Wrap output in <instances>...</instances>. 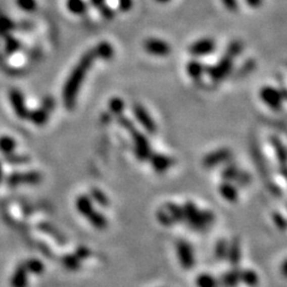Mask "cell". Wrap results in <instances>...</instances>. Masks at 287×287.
Here are the masks:
<instances>
[{
  "mask_svg": "<svg viewBox=\"0 0 287 287\" xmlns=\"http://www.w3.org/2000/svg\"><path fill=\"white\" fill-rule=\"evenodd\" d=\"M95 60L96 56L94 50L89 49L85 54L82 55L76 66L71 70L62 89V99L65 109L69 111L75 109L80 88L83 84L88 70L93 66Z\"/></svg>",
  "mask_w": 287,
  "mask_h": 287,
  "instance_id": "1",
  "label": "cell"
},
{
  "mask_svg": "<svg viewBox=\"0 0 287 287\" xmlns=\"http://www.w3.org/2000/svg\"><path fill=\"white\" fill-rule=\"evenodd\" d=\"M182 209L184 220H186L194 230L207 229L215 221V215L211 211H200L193 202H186Z\"/></svg>",
  "mask_w": 287,
  "mask_h": 287,
  "instance_id": "2",
  "label": "cell"
},
{
  "mask_svg": "<svg viewBox=\"0 0 287 287\" xmlns=\"http://www.w3.org/2000/svg\"><path fill=\"white\" fill-rule=\"evenodd\" d=\"M233 65H234V58H232L227 54H223V56L216 64H214L212 66H207L206 74H208L209 77L214 82H221L223 79H225L231 74Z\"/></svg>",
  "mask_w": 287,
  "mask_h": 287,
  "instance_id": "3",
  "label": "cell"
},
{
  "mask_svg": "<svg viewBox=\"0 0 287 287\" xmlns=\"http://www.w3.org/2000/svg\"><path fill=\"white\" fill-rule=\"evenodd\" d=\"M134 145V152L135 156L139 161H148L151 155V147L148 140V137L140 132L135 126H133L127 131Z\"/></svg>",
  "mask_w": 287,
  "mask_h": 287,
  "instance_id": "4",
  "label": "cell"
},
{
  "mask_svg": "<svg viewBox=\"0 0 287 287\" xmlns=\"http://www.w3.org/2000/svg\"><path fill=\"white\" fill-rule=\"evenodd\" d=\"M56 101L51 96H47L43 99L39 108L29 112L28 119L32 121V124L38 127H43L47 124L50 113L55 110Z\"/></svg>",
  "mask_w": 287,
  "mask_h": 287,
  "instance_id": "5",
  "label": "cell"
},
{
  "mask_svg": "<svg viewBox=\"0 0 287 287\" xmlns=\"http://www.w3.org/2000/svg\"><path fill=\"white\" fill-rule=\"evenodd\" d=\"M259 97L269 109L279 111L282 108L285 95L280 89L271 85H265L259 91Z\"/></svg>",
  "mask_w": 287,
  "mask_h": 287,
  "instance_id": "6",
  "label": "cell"
},
{
  "mask_svg": "<svg viewBox=\"0 0 287 287\" xmlns=\"http://www.w3.org/2000/svg\"><path fill=\"white\" fill-rule=\"evenodd\" d=\"M132 113L135 120L140 127L149 134H155L157 132V125L155 119L152 118L148 110L140 104H134L132 106Z\"/></svg>",
  "mask_w": 287,
  "mask_h": 287,
  "instance_id": "7",
  "label": "cell"
},
{
  "mask_svg": "<svg viewBox=\"0 0 287 287\" xmlns=\"http://www.w3.org/2000/svg\"><path fill=\"white\" fill-rule=\"evenodd\" d=\"M144 49L147 54L158 58H165L171 54L170 44L157 37H148L144 42Z\"/></svg>",
  "mask_w": 287,
  "mask_h": 287,
  "instance_id": "8",
  "label": "cell"
},
{
  "mask_svg": "<svg viewBox=\"0 0 287 287\" xmlns=\"http://www.w3.org/2000/svg\"><path fill=\"white\" fill-rule=\"evenodd\" d=\"M216 50V42L211 37H202L195 40L188 47V53L195 58H203L212 55Z\"/></svg>",
  "mask_w": 287,
  "mask_h": 287,
  "instance_id": "9",
  "label": "cell"
},
{
  "mask_svg": "<svg viewBox=\"0 0 287 287\" xmlns=\"http://www.w3.org/2000/svg\"><path fill=\"white\" fill-rule=\"evenodd\" d=\"M10 186H18L28 184L34 185L42 181V175L37 171H26V172H14L7 179Z\"/></svg>",
  "mask_w": 287,
  "mask_h": 287,
  "instance_id": "10",
  "label": "cell"
},
{
  "mask_svg": "<svg viewBox=\"0 0 287 287\" xmlns=\"http://www.w3.org/2000/svg\"><path fill=\"white\" fill-rule=\"evenodd\" d=\"M178 259L182 267L186 270L193 268L195 265V253L190 244L186 241H179L176 245Z\"/></svg>",
  "mask_w": 287,
  "mask_h": 287,
  "instance_id": "11",
  "label": "cell"
},
{
  "mask_svg": "<svg viewBox=\"0 0 287 287\" xmlns=\"http://www.w3.org/2000/svg\"><path fill=\"white\" fill-rule=\"evenodd\" d=\"M9 98L17 117L20 119H28L30 111L26 106L25 96L22 91L17 88H12L9 91Z\"/></svg>",
  "mask_w": 287,
  "mask_h": 287,
  "instance_id": "12",
  "label": "cell"
},
{
  "mask_svg": "<svg viewBox=\"0 0 287 287\" xmlns=\"http://www.w3.org/2000/svg\"><path fill=\"white\" fill-rule=\"evenodd\" d=\"M231 158H232V151L228 148H221L208 153V155L204 157L202 164L204 165V167L213 168L219 165V164L228 162Z\"/></svg>",
  "mask_w": 287,
  "mask_h": 287,
  "instance_id": "13",
  "label": "cell"
},
{
  "mask_svg": "<svg viewBox=\"0 0 287 287\" xmlns=\"http://www.w3.org/2000/svg\"><path fill=\"white\" fill-rule=\"evenodd\" d=\"M148 160L151 163L152 168L159 173H163V172L167 171L172 166V163H173L170 157L162 155V153H156V152H151V155Z\"/></svg>",
  "mask_w": 287,
  "mask_h": 287,
  "instance_id": "14",
  "label": "cell"
},
{
  "mask_svg": "<svg viewBox=\"0 0 287 287\" xmlns=\"http://www.w3.org/2000/svg\"><path fill=\"white\" fill-rule=\"evenodd\" d=\"M206 70L207 66L201 63L197 59H193L188 61L186 64V73L188 77L195 81L200 80L203 77V75L206 74Z\"/></svg>",
  "mask_w": 287,
  "mask_h": 287,
  "instance_id": "15",
  "label": "cell"
},
{
  "mask_svg": "<svg viewBox=\"0 0 287 287\" xmlns=\"http://www.w3.org/2000/svg\"><path fill=\"white\" fill-rule=\"evenodd\" d=\"M96 59H101L104 61L112 60L115 56L114 47L112 46L111 43L107 42V40H102L95 48H93Z\"/></svg>",
  "mask_w": 287,
  "mask_h": 287,
  "instance_id": "16",
  "label": "cell"
},
{
  "mask_svg": "<svg viewBox=\"0 0 287 287\" xmlns=\"http://www.w3.org/2000/svg\"><path fill=\"white\" fill-rule=\"evenodd\" d=\"M76 208L77 211L82 215V216L87 218L89 215L95 210L94 202L90 197L86 195H80L76 200Z\"/></svg>",
  "mask_w": 287,
  "mask_h": 287,
  "instance_id": "17",
  "label": "cell"
},
{
  "mask_svg": "<svg viewBox=\"0 0 287 287\" xmlns=\"http://www.w3.org/2000/svg\"><path fill=\"white\" fill-rule=\"evenodd\" d=\"M241 243L238 238H234L228 246L227 259L229 260L232 267H236L241 262L242 252H241Z\"/></svg>",
  "mask_w": 287,
  "mask_h": 287,
  "instance_id": "18",
  "label": "cell"
},
{
  "mask_svg": "<svg viewBox=\"0 0 287 287\" xmlns=\"http://www.w3.org/2000/svg\"><path fill=\"white\" fill-rule=\"evenodd\" d=\"M219 194L221 197L229 202H235L238 199V192L236 185L230 181H224L219 186Z\"/></svg>",
  "mask_w": 287,
  "mask_h": 287,
  "instance_id": "19",
  "label": "cell"
},
{
  "mask_svg": "<svg viewBox=\"0 0 287 287\" xmlns=\"http://www.w3.org/2000/svg\"><path fill=\"white\" fill-rule=\"evenodd\" d=\"M12 287H27L28 285V271L24 264L18 266L11 279Z\"/></svg>",
  "mask_w": 287,
  "mask_h": 287,
  "instance_id": "20",
  "label": "cell"
},
{
  "mask_svg": "<svg viewBox=\"0 0 287 287\" xmlns=\"http://www.w3.org/2000/svg\"><path fill=\"white\" fill-rule=\"evenodd\" d=\"M66 8L71 14L82 16L87 12L88 6L85 0H66Z\"/></svg>",
  "mask_w": 287,
  "mask_h": 287,
  "instance_id": "21",
  "label": "cell"
},
{
  "mask_svg": "<svg viewBox=\"0 0 287 287\" xmlns=\"http://www.w3.org/2000/svg\"><path fill=\"white\" fill-rule=\"evenodd\" d=\"M219 283H221L223 287H236L240 283V269L233 268L230 271L224 272Z\"/></svg>",
  "mask_w": 287,
  "mask_h": 287,
  "instance_id": "22",
  "label": "cell"
},
{
  "mask_svg": "<svg viewBox=\"0 0 287 287\" xmlns=\"http://www.w3.org/2000/svg\"><path fill=\"white\" fill-rule=\"evenodd\" d=\"M89 223L97 230H105L108 228V219L104 214L94 210L86 218Z\"/></svg>",
  "mask_w": 287,
  "mask_h": 287,
  "instance_id": "23",
  "label": "cell"
},
{
  "mask_svg": "<svg viewBox=\"0 0 287 287\" xmlns=\"http://www.w3.org/2000/svg\"><path fill=\"white\" fill-rule=\"evenodd\" d=\"M270 142L274 149V153L276 156V159L282 164L283 167H285V163H286V149L285 146L283 145V142L281 141L280 138H278L276 136H271L270 137Z\"/></svg>",
  "mask_w": 287,
  "mask_h": 287,
  "instance_id": "24",
  "label": "cell"
},
{
  "mask_svg": "<svg viewBox=\"0 0 287 287\" xmlns=\"http://www.w3.org/2000/svg\"><path fill=\"white\" fill-rule=\"evenodd\" d=\"M240 282H243L250 287H255L259 284L260 279L258 273L255 271L246 269V270H240Z\"/></svg>",
  "mask_w": 287,
  "mask_h": 287,
  "instance_id": "25",
  "label": "cell"
},
{
  "mask_svg": "<svg viewBox=\"0 0 287 287\" xmlns=\"http://www.w3.org/2000/svg\"><path fill=\"white\" fill-rule=\"evenodd\" d=\"M39 229L42 230L43 232L47 233L48 235H50L55 241H57L60 245H64L65 244V237L63 236V234L61 233L57 228H55L53 224L50 223H40L39 224Z\"/></svg>",
  "mask_w": 287,
  "mask_h": 287,
  "instance_id": "26",
  "label": "cell"
},
{
  "mask_svg": "<svg viewBox=\"0 0 287 287\" xmlns=\"http://www.w3.org/2000/svg\"><path fill=\"white\" fill-rule=\"evenodd\" d=\"M197 287H219V281L210 273H200L196 279Z\"/></svg>",
  "mask_w": 287,
  "mask_h": 287,
  "instance_id": "27",
  "label": "cell"
},
{
  "mask_svg": "<svg viewBox=\"0 0 287 287\" xmlns=\"http://www.w3.org/2000/svg\"><path fill=\"white\" fill-rule=\"evenodd\" d=\"M126 108L125 101L122 100L120 97H113L109 101V110L114 116H119L124 114V111Z\"/></svg>",
  "mask_w": 287,
  "mask_h": 287,
  "instance_id": "28",
  "label": "cell"
},
{
  "mask_svg": "<svg viewBox=\"0 0 287 287\" xmlns=\"http://www.w3.org/2000/svg\"><path fill=\"white\" fill-rule=\"evenodd\" d=\"M20 47H22V44L17 38L11 34L5 36V53L8 56H12L13 54L17 53Z\"/></svg>",
  "mask_w": 287,
  "mask_h": 287,
  "instance_id": "29",
  "label": "cell"
},
{
  "mask_svg": "<svg viewBox=\"0 0 287 287\" xmlns=\"http://www.w3.org/2000/svg\"><path fill=\"white\" fill-rule=\"evenodd\" d=\"M61 261H62L64 267L71 271L79 270L81 267V260L76 254H66Z\"/></svg>",
  "mask_w": 287,
  "mask_h": 287,
  "instance_id": "30",
  "label": "cell"
},
{
  "mask_svg": "<svg viewBox=\"0 0 287 287\" xmlns=\"http://www.w3.org/2000/svg\"><path fill=\"white\" fill-rule=\"evenodd\" d=\"M15 29V23L8 16L0 14V37H5Z\"/></svg>",
  "mask_w": 287,
  "mask_h": 287,
  "instance_id": "31",
  "label": "cell"
},
{
  "mask_svg": "<svg viewBox=\"0 0 287 287\" xmlns=\"http://www.w3.org/2000/svg\"><path fill=\"white\" fill-rule=\"evenodd\" d=\"M16 148V140L11 136H2L0 137V152L8 156L10 153H13Z\"/></svg>",
  "mask_w": 287,
  "mask_h": 287,
  "instance_id": "32",
  "label": "cell"
},
{
  "mask_svg": "<svg viewBox=\"0 0 287 287\" xmlns=\"http://www.w3.org/2000/svg\"><path fill=\"white\" fill-rule=\"evenodd\" d=\"M164 208H165L168 213L170 214V216L173 220V222H181L184 220V214H183V209L179 206H177V204L175 203H172V202H168L166 203L165 206H164Z\"/></svg>",
  "mask_w": 287,
  "mask_h": 287,
  "instance_id": "33",
  "label": "cell"
},
{
  "mask_svg": "<svg viewBox=\"0 0 287 287\" xmlns=\"http://www.w3.org/2000/svg\"><path fill=\"white\" fill-rule=\"evenodd\" d=\"M90 198L93 202H96L102 208H107L110 206V200L107 197V195L99 188H91L90 189Z\"/></svg>",
  "mask_w": 287,
  "mask_h": 287,
  "instance_id": "34",
  "label": "cell"
},
{
  "mask_svg": "<svg viewBox=\"0 0 287 287\" xmlns=\"http://www.w3.org/2000/svg\"><path fill=\"white\" fill-rule=\"evenodd\" d=\"M25 268L27 269V271L32 272L34 274H40L43 273L45 270V266L43 264V262H40L36 259H30L27 262L24 263Z\"/></svg>",
  "mask_w": 287,
  "mask_h": 287,
  "instance_id": "35",
  "label": "cell"
},
{
  "mask_svg": "<svg viewBox=\"0 0 287 287\" xmlns=\"http://www.w3.org/2000/svg\"><path fill=\"white\" fill-rule=\"evenodd\" d=\"M243 49H244V44L242 40L235 39V40H232V42L227 46V48H225L224 50V54H227L235 59L242 54Z\"/></svg>",
  "mask_w": 287,
  "mask_h": 287,
  "instance_id": "36",
  "label": "cell"
},
{
  "mask_svg": "<svg viewBox=\"0 0 287 287\" xmlns=\"http://www.w3.org/2000/svg\"><path fill=\"white\" fill-rule=\"evenodd\" d=\"M228 246H229V243L224 240H220L217 242L216 247H215V255H216L218 261H223L227 259Z\"/></svg>",
  "mask_w": 287,
  "mask_h": 287,
  "instance_id": "37",
  "label": "cell"
},
{
  "mask_svg": "<svg viewBox=\"0 0 287 287\" xmlns=\"http://www.w3.org/2000/svg\"><path fill=\"white\" fill-rule=\"evenodd\" d=\"M157 218H158L159 222L161 224H163V225H165V227H170V225H172L173 223H175V222H173L171 216H170V214L168 213V211L164 207H162L161 209L158 210Z\"/></svg>",
  "mask_w": 287,
  "mask_h": 287,
  "instance_id": "38",
  "label": "cell"
},
{
  "mask_svg": "<svg viewBox=\"0 0 287 287\" xmlns=\"http://www.w3.org/2000/svg\"><path fill=\"white\" fill-rule=\"evenodd\" d=\"M240 169L235 166V165H229L225 167L222 172H221V177L223 178L224 181H234L235 179H236L237 175L240 173Z\"/></svg>",
  "mask_w": 287,
  "mask_h": 287,
  "instance_id": "39",
  "label": "cell"
},
{
  "mask_svg": "<svg viewBox=\"0 0 287 287\" xmlns=\"http://www.w3.org/2000/svg\"><path fill=\"white\" fill-rule=\"evenodd\" d=\"M16 4L19 9L28 13H32L37 9L36 0H16Z\"/></svg>",
  "mask_w": 287,
  "mask_h": 287,
  "instance_id": "40",
  "label": "cell"
},
{
  "mask_svg": "<svg viewBox=\"0 0 287 287\" xmlns=\"http://www.w3.org/2000/svg\"><path fill=\"white\" fill-rule=\"evenodd\" d=\"M97 10H98L100 16L106 20H112L113 18L115 17V14H116L115 11H114V9L110 7L107 3L105 5L100 6L99 8H97Z\"/></svg>",
  "mask_w": 287,
  "mask_h": 287,
  "instance_id": "41",
  "label": "cell"
},
{
  "mask_svg": "<svg viewBox=\"0 0 287 287\" xmlns=\"http://www.w3.org/2000/svg\"><path fill=\"white\" fill-rule=\"evenodd\" d=\"M6 157L9 163L16 164V165H22V164H26L29 162V157L23 155H13V153H10V155Z\"/></svg>",
  "mask_w": 287,
  "mask_h": 287,
  "instance_id": "42",
  "label": "cell"
},
{
  "mask_svg": "<svg viewBox=\"0 0 287 287\" xmlns=\"http://www.w3.org/2000/svg\"><path fill=\"white\" fill-rule=\"evenodd\" d=\"M235 182V185H238V186H246V185H248V184L251 182V177L249 173L247 172H244V171H240V173L237 175L236 179L234 180Z\"/></svg>",
  "mask_w": 287,
  "mask_h": 287,
  "instance_id": "43",
  "label": "cell"
},
{
  "mask_svg": "<svg viewBox=\"0 0 287 287\" xmlns=\"http://www.w3.org/2000/svg\"><path fill=\"white\" fill-rule=\"evenodd\" d=\"M221 3L230 12H236L240 8L238 0H221Z\"/></svg>",
  "mask_w": 287,
  "mask_h": 287,
  "instance_id": "44",
  "label": "cell"
},
{
  "mask_svg": "<svg viewBox=\"0 0 287 287\" xmlns=\"http://www.w3.org/2000/svg\"><path fill=\"white\" fill-rule=\"evenodd\" d=\"M118 8L122 12H129L133 8V0H117Z\"/></svg>",
  "mask_w": 287,
  "mask_h": 287,
  "instance_id": "45",
  "label": "cell"
},
{
  "mask_svg": "<svg viewBox=\"0 0 287 287\" xmlns=\"http://www.w3.org/2000/svg\"><path fill=\"white\" fill-rule=\"evenodd\" d=\"M80 260H85L90 255V251L86 247H79L75 253Z\"/></svg>",
  "mask_w": 287,
  "mask_h": 287,
  "instance_id": "46",
  "label": "cell"
},
{
  "mask_svg": "<svg viewBox=\"0 0 287 287\" xmlns=\"http://www.w3.org/2000/svg\"><path fill=\"white\" fill-rule=\"evenodd\" d=\"M273 220H274V223H275L276 227L282 229V230L285 229V219H284V217L282 216V215H280V214H274Z\"/></svg>",
  "mask_w": 287,
  "mask_h": 287,
  "instance_id": "47",
  "label": "cell"
},
{
  "mask_svg": "<svg viewBox=\"0 0 287 287\" xmlns=\"http://www.w3.org/2000/svg\"><path fill=\"white\" fill-rule=\"evenodd\" d=\"M264 0H245L246 5H247L251 9H258L263 5Z\"/></svg>",
  "mask_w": 287,
  "mask_h": 287,
  "instance_id": "48",
  "label": "cell"
},
{
  "mask_svg": "<svg viewBox=\"0 0 287 287\" xmlns=\"http://www.w3.org/2000/svg\"><path fill=\"white\" fill-rule=\"evenodd\" d=\"M89 3H90V5L93 6L94 8H99L100 6H102V5H105L106 3H107V0H89Z\"/></svg>",
  "mask_w": 287,
  "mask_h": 287,
  "instance_id": "49",
  "label": "cell"
},
{
  "mask_svg": "<svg viewBox=\"0 0 287 287\" xmlns=\"http://www.w3.org/2000/svg\"><path fill=\"white\" fill-rule=\"evenodd\" d=\"M156 2L159 4H168L171 2V0H156Z\"/></svg>",
  "mask_w": 287,
  "mask_h": 287,
  "instance_id": "50",
  "label": "cell"
},
{
  "mask_svg": "<svg viewBox=\"0 0 287 287\" xmlns=\"http://www.w3.org/2000/svg\"><path fill=\"white\" fill-rule=\"evenodd\" d=\"M3 175H4L3 165H2V162H0V181H2V179H3Z\"/></svg>",
  "mask_w": 287,
  "mask_h": 287,
  "instance_id": "51",
  "label": "cell"
}]
</instances>
